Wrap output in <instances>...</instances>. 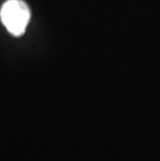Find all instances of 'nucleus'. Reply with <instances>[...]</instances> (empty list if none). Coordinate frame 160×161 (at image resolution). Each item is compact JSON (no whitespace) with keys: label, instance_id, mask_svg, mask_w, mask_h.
<instances>
[{"label":"nucleus","instance_id":"obj_1","mask_svg":"<svg viewBox=\"0 0 160 161\" xmlns=\"http://www.w3.org/2000/svg\"><path fill=\"white\" fill-rule=\"evenodd\" d=\"M30 9L23 0H8L0 9V19L8 31L14 36L24 35L30 21Z\"/></svg>","mask_w":160,"mask_h":161}]
</instances>
